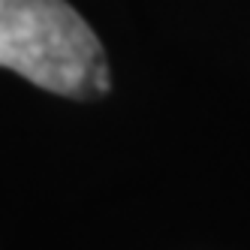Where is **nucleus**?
I'll return each mask as SVG.
<instances>
[{
  "label": "nucleus",
  "instance_id": "f257e3e1",
  "mask_svg": "<svg viewBox=\"0 0 250 250\" xmlns=\"http://www.w3.org/2000/svg\"><path fill=\"white\" fill-rule=\"evenodd\" d=\"M0 66L73 100L112 87L97 33L66 0H0Z\"/></svg>",
  "mask_w": 250,
  "mask_h": 250
}]
</instances>
